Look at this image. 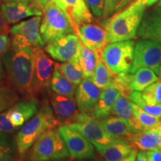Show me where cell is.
<instances>
[{
    "mask_svg": "<svg viewBox=\"0 0 161 161\" xmlns=\"http://www.w3.org/2000/svg\"><path fill=\"white\" fill-rule=\"evenodd\" d=\"M41 16H35L11 28L12 49L22 48H42L45 45L41 34Z\"/></svg>",
    "mask_w": 161,
    "mask_h": 161,
    "instance_id": "cell-7",
    "label": "cell"
},
{
    "mask_svg": "<svg viewBox=\"0 0 161 161\" xmlns=\"http://www.w3.org/2000/svg\"><path fill=\"white\" fill-rule=\"evenodd\" d=\"M42 12L40 29L45 44L62 36L76 34L69 17L55 0H50Z\"/></svg>",
    "mask_w": 161,
    "mask_h": 161,
    "instance_id": "cell-4",
    "label": "cell"
},
{
    "mask_svg": "<svg viewBox=\"0 0 161 161\" xmlns=\"http://www.w3.org/2000/svg\"><path fill=\"white\" fill-rule=\"evenodd\" d=\"M16 130L17 129L10 122L7 111L0 113V132L11 134Z\"/></svg>",
    "mask_w": 161,
    "mask_h": 161,
    "instance_id": "cell-35",
    "label": "cell"
},
{
    "mask_svg": "<svg viewBox=\"0 0 161 161\" xmlns=\"http://www.w3.org/2000/svg\"><path fill=\"white\" fill-rule=\"evenodd\" d=\"M11 40L7 34L0 35V56H3L9 51Z\"/></svg>",
    "mask_w": 161,
    "mask_h": 161,
    "instance_id": "cell-37",
    "label": "cell"
},
{
    "mask_svg": "<svg viewBox=\"0 0 161 161\" xmlns=\"http://www.w3.org/2000/svg\"><path fill=\"white\" fill-rule=\"evenodd\" d=\"M58 130L63 136L71 159L96 158L94 146L79 131L69 125H62Z\"/></svg>",
    "mask_w": 161,
    "mask_h": 161,
    "instance_id": "cell-10",
    "label": "cell"
},
{
    "mask_svg": "<svg viewBox=\"0 0 161 161\" xmlns=\"http://www.w3.org/2000/svg\"><path fill=\"white\" fill-rule=\"evenodd\" d=\"M55 67L59 70L62 75H64L76 86L79 85L84 78L83 71L78 60L65 62L62 64L55 63Z\"/></svg>",
    "mask_w": 161,
    "mask_h": 161,
    "instance_id": "cell-29",
    "label": "cell"
},
{
    "mask_svg": "<svg viewBox=\"0 0 161 161\" xmlns=\"http://www.w3.org/2000/svg\"><path fill=\"white\" fill-rule=\"evenodd\" d=\"M97 58L98 53H96L95 52L88 49L81 43L78 61L83 71L84 78H90L93 75L97 64Z\"/></svg>",
    "mask_w": 161,
    "mask_h": 161,
    "instance_id": "cell-28",
    "label": "cell"
},
{
    "mask_svg": "<svg viewBox=\"0 0 161 161\" xmlns=\"http://www.w3.org/2000/svg\"><path fill=\"white\" fill-rule=\"evenodd\" d=\"M10 32H11L10 26L3 18L1 11H0V35H4V34L8 35Z\"/></svg>",
    "mask_w": 161,
    "mask_h": 161,
    "instance_id": "cell-39",
    "label": "cell"
},
{
    "mask_svg": "<svg viewBox=\"0 0 161 161\" xmlns=\"http://www.w3.org/2000/svg\"><path fill=\"white\" fill-rule=\"evenodd\" d=\"M69 157L63 136L56 128L46 130L33 145L30 159L31 161H48Z\"/></svg>",
    "mask_w": 161,
    "mask_h": 161,
    "instance_id": "cell-5",
    "label": "cell"
},
{
    "mask_svg": "<svg viewBox=\"0 0 161 161\" xmlns=\"http://www.w3.org/2000/svg\"><path fill=\"white\" fill-rule=\"evenodd\" d=\"M48 161H68V160H66V158H64V159H56V160H51Z\"/></svg>",
    "mask_w": 161,
    "mask_h": 161,
    "instance_id": "cell-48",
    "label": "cell"
},
{
    "mask_svg": "<svg viewBox=\"0 0 161 161\" xmlns=\"http://www.w3.org/2000/svg\"><path fill=\"white\" fill-rule=\"evenodd\" d=\"M81 41L76 34L62 36L46 43L45 51L57 61L78 60Z\"/></svg>",
    "mask_w": 161,
    "mask_h": 161,
    "instance_id": "cell-9",
    "label": "cell"
},
{
    "mask_svg": "<svg viewBox=\"0 0 161 161\" xmlns=\"http://www.w3.org/2000/svg\"><path fill=\"white\" fill-rule=\"evenodd\" d=\"M17 92L6 86H0V113L8 110L17 102Z\"/></svg>",
    "mask_w": 161,
    "mask_h": 161,
    "instance_id": "cell-33",
    "label": "cell"
},
{
    "mask_svg": "<svg viewBox=\"0 0 161 161\" xmlns=\"http://www.w3.org/2000/svg\"><path fill=\"white\" fill-rule=\"evenodd\" d=\"M161 66V45L148 39L138 40L134 46L133 65L130 73L140 68H148L159 76Z\"/></svg>",
    "mask_w": 161,
    "mask_h": 161,
    "instance_id": "cell-8",
    "label": "cell"
},
{
    "mask_svg": "<svg viewBox=\"0 0 161 161\" xmlns=\"http://www.w3.org/2000/svg\"><path fill=\"white\" fill-rule=\"evenodd\" d=\"M132 0H119L118 2V5H117V8H116V11L118 12L125 8L126 5H128Z\"/></svg>",
    "mask_w": 161,
    "mask_h": 161,
    "instance_id": "cell-42",
    "label": "cell"
},
{
    "mask_svg": "<svg viewBox=\"0 0 161 161\" xmlns=\"http://www.w3.org/2000/svg\"><path fill=\"white\" fill-rule=\"evenodd\" d=\"M136 161H148L146 152H144V151H138L136 152Z\"/></svg>",
    "mask_w": 161,
    "mask_h": 161,
    "instance_id": "cell-41",
    "label": "cell"
},
{
    "mask_svg": "<svg viewBox=\"0 0 161 161\" xmlns=\"http://www.w3.org/2000/svg\"><path fill=\"white\" fill-rule=\"evenodd\" d=\"M9 79L22 95L35 98V48L12 49L3 56Z\"/></svg>",
    "mask_w": 161,
    "mask_h": 161,
    "instance_id": "cell-1",
    "label": "cell"
},
{
    "mask_svg": "<svg viewBox=\"0 0 161 161\" xmlns=\"http://www.w3.org/2000/svg\"><path fill=\"white\" fill-rule=\"evenodd\" d=\"M49 87L54 93L67 97H74L77 90L76 85L62 75L55 66Z\"/></svg>",
    "mask_w": 161,
    "mask_h": 161,
    "instance_id": "cell-25",
    "label": "cell"
},
{
    "mask_svg": "<svg viewBox=\"0 0 161 161\" xmlns=\"http://www.w3.org/2000/svg\"><path fill=\"white\" fill-rule=\"evenodd\" d=\"M158 5L159 8H161V0H160V1H159Z\"/></svg>",
    "mask_w": 161,
    "mask_h": 161,
    "instance_id": "cell-49",
    "label": "cell"
},
{
    "mask_svg": "<svg viewBox=\"0 0 161 161\" xmlns=\"http://www.w3.org/2000/svg\"><path fill=\"white\" fill-rule=\"evenodd\" d=\"M69 17L75 32L80 25L92 23L93 16L85 0H55Z\"/></svg>",
    "mask_w": 161,
    "mask_h": 161,
    "instance_id": "cell-16",
    "label": "cell"
},
{
    "mask_svg": "<svg viewBox=\"0 0 161 161\" xmlns=\"http://www.w3.org/2000/svg\"><path fill=\"white\" fill-rule=\"evenodd\" d=\"M137 36L142 39L154 40L161 45V8L145 12Z\"/></svg>",
    "mask_w": 161,
    "mask_h": 161,
    "instance_id": "cell-20",
    "label": "cell"
},
{
    "mask_svg": "<svg viewBox=\"0 0 161 161\" xmlns=\"http://www.w3.org/2000/svg\"><path fill=\"white\" fill-rule=\"evenodd\" d=\"M92 14L95 17H102L104 8V0H85Z\"/></svg>",
    "mask_w": 161,
    "mask_h": 161,
    "instance_id": "cell-34",
    "label": "cell"
},
{
    "mask_svg": "<svg viewBox=\"0 0 161 161\" xmlns=\"http://www.w3.org/2000/svg\"><path fill=\"white\" fill-rule=\"evenodd\" d=\"M136 149H135L133 152L130 155H129L128 158H125L124 160H121V161H136Z\"/></svg>",
    "mask_w": 161,
    "mask_h": 161,
    "instance_id": "cell-44",
    "label": "cell"
},
{
    "mask_svg": "<svg viewBox=\"0 0 161 161\" xmlns=\"http://www.w3.org/2000/svg\"><path fill=\"white\" fill-rule=\"evenodd\" d=\"M160 128H161V124H160Z\"/></svg>",
    "mask_w": 161,
    "mask_h": 161,
    "instance_id": "cell-52",
    "label": "cell"
},
{
    "mask_svg": "<svg viewBox=\"0 0 161 161\" xmlns=\"http://www.w3.org/2000/svg\"><path fill=\"white\" fill-rule=\"evenodd\" d=\"M3 73H4V69H3V63H2L1 60H0V82H1L2 80H3Z\"/></svg>",
    "mask_w": 161,
    "mask_h": 161,
    "instance_id": "cell-46",
    "label": "cell"
},
{
    "mask_svg": "<svg viewBox=\"0 0 161 161\" xmlns=\"http://www.w3.org/2000/svg\"><path fill=\"white\" fill-rule=\"evenodd\" d=\"M2 1H3V0H2Z\"/></svg>",
    "mask_w": 161,
    "mask_h": 161,
    "instance_id": "cell-53",
    "label": "cell"
},
{
    "mask_svg": "<svg viewBox=\"0 0 161 161\" xmlns=\"http://www.w3.org/2000/svg\"><path fill=\"white\" fill-rule=\"evenodd\" d=\"M142 92L143 99L148 104H161V80H158L148 86Z\"/></svg>",
    "mask_w": 161,
    "mask_h": 161,
    "instance_id": "cell-32",
    "label": "cell"
},
{
    "mask_svg": "<svg viewBox=\"0 0 161 161\" xmlns=\"http://www.w3.org/2000/svg\"><path fill=\"white\" fill-rule=\"evenodd\" d=\"M121 93L122 90L115 82L111 86L104 89L96 102L92 116L98 119L110 116L112 114L114 104Z\"/></svg>",
    "mask_w": 161,
    "mask_h": 161,
    "instance_id": "cell-21",
    "label": "cell"
},
{
    "mask_svg": "<svg viewBox=\"0 0 161 161\" xmlns=\"http://www.w3.org/2000/svg\"><path fill=\"white\" fill-rule=\"evenodd\" d=\"M146 6L135 0L129 6L104 19L108 43L136 39Z\"/></svg>",
    "mask_w": 161,
    "mask_h": 161,
    "instance_id": "cell-2",
    "label": "cell"
},
{
    "mask_svg": "<svg viewBox=\"0 0 161 161\" xmlns=\"http://www.w3.org/2000/svg\"><path fill=\"white\" fill-rule=\"evenodd\" d=\"M133 104L134 103L130 100V95L122 92L114 104L112 114L126 121L133 129L138 132L142 129L134 116Z\"/></svg>",
    "mask_w": 161,
    "mask_h": 161,
    "instance_id": "cell-24",
    "label": "cell"
},
{
    "mask_svg": "<svg viewBox=\"0 0 161 161\" xmlns=\"http://www.w3.org/2000/svg\"><path fill=\"white\" fill-rule=\"evenodd\" d=\"M104 130L113 137L128 140L133 134L137 133L126 121L119 116H108L99 119Z\"/></svg>",
    "mask_w": 161,
    "mask_h": 161,
    "instance_id": "cell-23",
    "label": "cell"
},
{
    "mask_svg": "<svg viewBox=\"0 0 161 161\" xmlns=\"http://www.w3.org/2000/svg\"><path fill=\"white\" fill-rule=\"evenodd\" d=\"M130 98L134 104L140 107L141 109L143 110L144 111L161 119V104L153 105V104H148L142 98L141 92H132L130 94Z\"/></svg>",
    "mask_w": 161,
    "mask_h": 161,
    "instance_id": "cell-31",
    "label": "cell"
},
{
    "mask_svg": "<svg viewBox=\"0 0 161 161\" xmlns=\"http://www.w3.org/2000/svg\"><path fill=\"white\" fill-rule=\"evenodd\" d=\"M71 161H103L102 159L98 158H86V159H72Z\"/></svg>",
    "mask_w": 161,
    "mask_h": 161,
    "instance_id": "cell-45",
    "label": "cell"
},
{
    "mask_svg": "<svg viewBox=\"0 0 161 161\" xmlns=\"http://www.w3.org/2000/svg\"><path fill=\"white\" fill-rule=\"evenodd\" d=\"M114 79L122 92L130 95L134 91L142 92L151 84L158 81L159 78L151 69L140 68L134 73L114 74Z\"/></svg>",
    "mask_w": 161,
    "mask_h": 161,
    "instance_id": "cell-11",
    "label": "cell"
},
{
    "mask_svg": "<svg viewBox=\"0 0 161 161\" xmlns=\"http://www.w3.org/2000/svg\"><path fill=\"white\" fill-rule=\"evenodd\" d=\"M2 3H3V1H2V0H0V5H1Z\"/></svg>",
    "mask_w": 161,
    "mask_h": 161,
    "instance_id": "cell-51",
    "label": "cell"
},
{
    "mask_svg": "<svg viewBox=\"0 0 161 161\" xmlns=\"http://www.w3.org/2000/svg\"><path fill=\"white\" fill-rule=\"evenodd\" d=\"M50 97L52 108L60 125L77 122L80 112L78 108L76 98L60 96L54 92Z\"/></svg>",
    "mask_w": 161,
    "mask_h": 161,
    "instance_id": "cell-14",
    "label": "cell"
},
{
    "mask_svg": "<svg viewBox=\"0 0 161 161\" xmlns=\"http://www.w3.org/2000/svg\"><path fill=\"white\" fill-rule=\"evenodd\" d=\"M159 77L161 78V66H160V75H159Z\"/></svg>",
    "mask_w": 161,
    "mask_h": 161,
    "instance_id": "cell-50",
    "label": "cell"
},
{
    "mask_svg": "<svg viewBox=\"0 0 161 161\" xmlns=\"http://www.w3.org/2000/svg\"><path fill=\"white\" fill-rule=\"evenodd\" d=\"M94 147L104 161H121L136 149L125 139H115L108 144L95 145Z\"/></svg>",
    "mask_w": 161,
    "mask_h": 161,
    "instance_id": "cell-19",
    "label": "cell"
},
{
    "mask_svg": "<svg viewBox=\"0 0 161 161\" xmlns=\"http://www.w3.org/2000/svg\"><path fill=\"white\" fill-rule=\"evenodd\" d=\"M59 126L60 124L55 117L52 107L46 101L37 114L20 128L15 136L20 160L44 132Z\"/></svg>",
    "mask_w": 161,
    "mask_h": 161,
    "instance_id": "cell-3",
    "label": "cell"
},
{
    "mask_svg": "<svg viewBox=\"0 0 161 161\" xmlns=\"http://www.w3.org/2000/svg\"><path fill=\"white\" fill-rule=\"evenodd\" d=\"M133 146L139 151L154 149L161 147V128L160 126L156 128L142 130L133 134L128 139Z\"/></svg>",
    "mask_w": 161,
    "mask_h": 161,
    "instance_id": "cell-22",
    "label": "cell"
},
{
    "mask_svg": "<svg viewBox=\"0 0 161 161\" xmlns=\"http://www.w3.org/2000/svg\"><path fill=\"white\" fill-rule=\"evenodd\" d=\"M101 92L102 89L96 86L90 78H84L75 92L76 102L80 112L92 115Z\"/></svg>",
    "mask_w": 161,
    "mask_h": 161,
    "instance_id": "cell-18",
    "label": "cell"
},
{
    "mask_svg": "<svg viewBox=\"0 0 161 161\" xmlns=\"http://www.w3.org/2000/svg\"><path fill=\"white\" fill-rule=\"evenodd\" d=\"M15 139L8 133L0 132V161H20Z\"/></svg>",
    "mask_w": 161,
    "mask_h": 161,
    "instance_id": "cell-27",
    "label": "cell"
},
{
    "mask_svg": "<svg viewBox=\"0 0 161 161\" xmlns=\"http://www.w3.org/2000/svg\"><path fill=\"white\" fill-rule=\"evenodd\" d=\"M31 0H3V2L5 3H13V2H26V3H30Z\"/></svg>",
    "mask_w": 161,
    "mask_h": 161,
    "instance_id": "cell-47",
    "label": "cell"
},
{
    "mask_svg": "<svg viewBox=\"0 0 161 161\" xmlns=\"http://www.w3.org/2000/svg\"><path fill=\"white\" fill-rule=\"evenodd\" d=\"M139 1L141 2L142 3H143L146 7H150V6H152L154 5V4L158 3L160 0H139Z\"/></svg>",
    "mask_w": 161,
    "mask_h": 161,
    "instance_id": "cell-43",
    "label": "cell"
},
{
    "mask_svg": "<svg viewBox=\"0 0 161 161\" xmlns=\"http://www.w3.org/2000/svg\"><path fill=\"white\" fill-rule=\"evenodd\" d=\"M134 46L133 40L108 43L101 53V57L113 73H129L134 61Z\"/></svg>",
    "mask_w": 161,
    "mask_h": 161,
    "instance_id": "cell-6",
    "label": "cell"
},
{
    "mask_svg": "<svg viewBox=\"0 0 161 161\" xmlns=\"http://www.w3.org/2000/svg\"><path fill=\"white\" fill-rule=\"evenodd\" d=\"M146 154L148 161H161V147L147 151Z\"/></svg>",
    "mask_w": 161,
    "mask_h": 161,
    "instance_id": "cell-38",
    "label": "cell"
},
{
    "mask_svg": "<svg viewBox=\"0 0 161 161\" xmlns=\"http://www.w3.org/2000/svg\"><path fill=\"white\" fill-rule=\"evenodd\" d=\"M50 0H31L30 3L31 4L32 6L40 10V11H43V9L45 7V5L47 4Z\"/></svg>",
    "mask_w": 161,
    "mask_h": 161,
    "instance_id": "cell-40",
    "label": "cell"
},
{
    "mask_svg": "<svg viewBox=\"0 0 161 161\" xmlns=\"http://www.w3.org/2000/svg\"><path fill=\"white\" fill-rule=\"evenodd\" d=\"M119 0H104V8L102 18L107 19L116 11Z\"/></svg>",
    "mask_w": 161,
    "mask_h": 161,
    "instance_id": "cell-36",
    "label": "cell"
},
{
    "mask_svg": "<svg viewBox=\"0 0 161 161\" xmlns=\"http://www.w3.org/2000/svg\"><path fill=\"white\" fill-rule=\"evenodd\" d=\"M69 125L79 131L93 146L108 144L117 139L109 135L102 126L99 119L90 114L80 113L77 122Z\"/></svg>",
    "mask_w": 161,
    "mask_h": 161,
    "instance_id": "cell-12",
    "label": "cell"
},
{
    "mask_svg": "<svg viewBox=\"0 0 161 161\" xmlns=\"http://www.w3.org/2000/svg\"><path fill=\"white\" fill-rule=\"evenodd\" d=\"M76 35L81 43L88 49L101 54L108 45L107 31L103 26L98 24L88 23L80 25L78 28Z\"/></svg>",
    "mask_w": 161,
    "mask_h": 161,
    "instance_id": "cell-15",
    "label": "cell"
},
{
    "mask_svg": "<svg viewBox=\"0 0 161 161\" xmlns=\"http://www.w3.org/2000/svg\"><path fill=\"white\" fill-rule=\"evenodd\" d=\"M134 103V102H133ZM133 110H134V116L140 124L142 130L148 129V128H156L160 125L161 119L148 114L136 104H133Z\"/></svg>",
    "mask_w": 161,
    "mask_h": 161,
    "instance_id": "cell-30",
    "label": "cell"
},
{
    "mask_svg": "<svg viewBox=\"0 0 161 161\" xmlns=\"http://www.w3.org/2000/svg\"><path fill=\"white\" fill-rule=\"evenodd\" d=\"M90 79L102 90L111 86L115 82L114 74L104 64L101 57V54H98L96 69Z\"/></svg>",
    "mask_w": 161,
    "mask_h": 161,
    "instance_id": "cell-26",
    "label": "cell"
},
{
    "mask_svg": "<svg viewBox=\"0 0 161 161\" xmlns=\"http://www.w3.org/2000/svg\"><path fill=\"white\" fill-rule=\"evenodd\" d=\"M55 63L41 48L35 49V88L36 94L49 87Z\"/></svg>",
    "mask_w": 161,
    "mask_h": 161,
    "instance_id": "cell-13",
    "label": "cell"
},
{
    "mask_svg": "<svg viewBox=\"0 0 161 161\" xmlns=\"http://www.w3.org/2000/svg\"><path fill=\"white\" fill-rule=\"evenodd\" d=\"M0 11L8 25L17 24L28 17L43 15V12L26 2L2 3L0 5Z\"/></svg>",
    "mask_w": 161,
    "mask_h": 161,
    "instance_id": "cell-17",
    "label": "cell"
}]
</instances>
